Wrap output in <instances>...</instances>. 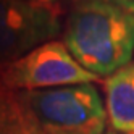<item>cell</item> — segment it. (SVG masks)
<instances>
[{"label": "cell", "instance_id": "9c48e42d", "mask_svg": "<svg viewBox=\"0 0 134 134\" xmlns=\"http://www.w3.org/2000/svg\"><path fill=\"white\" fill-rule=\"evenodd\" d=\"M26 2H37V3H57L58 0H26Z\"/></svg>", "mask_w": 134, "mask_h": 134}, {"label": "cell", "instance_id": "6da1fadb", "mask_svg": "<svg viewBox=\"0 0 134 134\" xmlns=\"http://www.w3.org/2000/svg\"><path fill=\"white\" fill-rule=\"evenodd\" d=\"M63 42L82 68L108 78L132 62L134 15L105 2L78 0L65 21Z\"/></svg>", "mask_w": 134, "mask_h": 134}, {"label": "cell", "instance_id": "52a82bcc", "mask_svg": "<svg viewBox=\"0 0 134 134\" xmlns=\"http://www.w3.org/2000/svg\"><path fill=\"white\" fill-rule=\"evenodd\" d=\"M13 92L8 91L0 81V134H7V124H8V113H10V103H12Z\"/></svg>", "mask_w": 134, "mask_h": 134}, {"label": "cell", "instance_id": "277c9868", "mask_svg": "<svg viewBox=\"0 0 134 134\" xmlns=\"http://www.w3.org/2000/svg\"><path fill=\"white\" fill-rule=\"evenodd\" d=\"M63 26L57 3L0 0V68L53 41Z\"/></svg>", "mask_w": 134, "mask_h": 134}, {"label": "cell", "instance_id": "8992f818", "mask_svg": "<svg viewBox=\"0 0 134 134\" xmlns=\"http://www.w3.org/2000/svg\"><path fill=\"white\" fill-rule=\"evenodd\" d=\"M7 134H45V131L36 121L32 113L27 110V107L21 102L16 92H13L12 95Z\"/></svg>", "mask_w": 134, "mask_h": 134}, {"label": "cell", "instance_id": "ba28073f", "mask_svg": "<svg viewBox=\"0 0 134 134\" xmlns=\"http://www.w3.org/2000/svg\"><path fill=\"white\" fill-rule=\"evenodd\" d=\"M97 2H105V3L115 5V7L121 8V10L134 15V0H97Z\"/></svg>", "mask_w": 134, "mask_h": 134}, {"label": "cell", "instance_id": "7a4b0ae2", "mask_svg": "<svg viewBox=\"0 0 134 134\" xmlns=\"http://www.w3.org/2000/svg\"><path fill=\"white\" fill-rule=\"evenodd\" d=\"M45 134H105V102L94 84L16 92Z\"/></svg>", "mask_w": 134, "mask_h": 134}, {"label": "cell", "instance_id": "3957f363", "mask_svg": "<svg viewBox=\"0 0 134 134\" xmlns=\"http://www.w3.org/2000/svg\"><path fill=\"white\" fill-rule=\"evenodd\" d=\"M99 79L76 62L63 41H49L0 68V81L12 92L94 84Z\"/></svg>", "mask_w": 134, "mask_h": 134}, {"label": "cell", "instance_id": "5b68a950", "mask_svg": "<svg viewBox=\"0 0 134 134\" xmlns=\"http://www.w3.org/2000/svg\"><path fill=\"white\" fill-rule=\"evenodd\" d=\"M105 110L115 132L134 134V60L103 82Z\"/></svg>", "mask_w": 134, "mask_h": 134}, {"label": "cell", "instance_id": "30bf717a", "mask_svg": "<svg viewBox=\"0 0 134 134\" xmlns=\"http://www.w3.org/2000/svg\"><path fill=\"white\" fill-rule=\"evenodd\" d=\"M105 134H120V132H105Z\"/></svg>", "mask_w": 134, "mask_h": 134}]
</instances>
